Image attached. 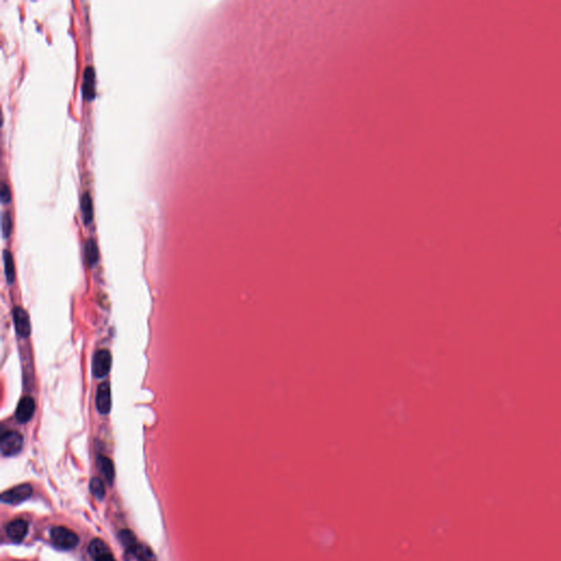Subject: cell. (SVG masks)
Returning <instances> with one entry per match:
<instances>
[{
  "instance_id": "6da1fadb",
  "label": "cell",
  "mask_w": 561,
  "mask_h": 561,
  "mask_svg": "<svg viewBox=\"0 0 561 561\" xmlns=\"http://www.w3.org/2000/svg\"><path fill=\"white\" fill-rule=\"evenodd\" d=\"M51 539L53 545L62 550L73 549L79 543L77 534L64 526L53 527L51 530Z\"/></svg>"
},
{
  "instance_id": "7a4b0ae2",
  "label": "cell",
  "mask_w": 561,
  "mask_h": 561,
  "mask_svg": "<svg viewBox=\"0 0 561 561\" xmlns=\"http://www.w3.org/2000/svg\"><path fill=\"white\" fill-rule=\"evenodd\" d=\"M23 447V436L15 432L9 431L2 435L0 440V450L4 456H14L20 453Z\"/></svg>"
},
{
  "instance_id": "3957f363",
  "label": "cell",
  "mask_w": 561,
  "mask_h": 561,
  "mask_svg": "<svg viewBox=\"0 0 561 561\" xmlns=\"http://www.w3.org/2000/svg\"><path fill=\"white\" fill-rule=\"evenodd\" d=\"M32 492L33 489L31 484L22 483L3 492L0 499L7 504H19V503L28 500L32 496Z\"/></svg>"
},
{
  "instance_id": "277c9868",
  "label": "cell",
  "mask_w": 561,
  "mask_h": 561,
  "mask_svg": "<svg viewBox=\"0 0 561 561\" xmlns=\"http://www.w3.org/2000/svg\"><path fill=\"white\" fill-rule=\"evenodd\" d=\"M112 365V357L108 350L96 352L92 361V373L96 377L102 378L108 375Z\"/></svg>"
},
{
  "instance_id": "5b68a950",
  "label": "cell",
  "mask_w": 561,
  "mask_h": 561,
  "mask_svg": "<svg viewBox=\"0 0 561 561\" xmlns=\"http://www.w3.org/2000/svg\"><path fill=\"white\" fill-rule=\"evenodd\" d=\"M13 324L15 331L21 338H28L31 333V323L29 313L22 307L13 308Z\"/></svg>"
},
{
  "instance_id": "8992f818",
  "label": "cell",
  "mask_w": 561,
  "mask_h": 561,
  "mask_svg": "<svg viewBox=\"0 0 561 561\" xmlns=\"http://www.w3.org/2000/svg\"><path fill=\"white\" fill-rule=\"evenodd\" d=\"M111 387L109 383H102L98 387L96 405L98 411L101 415L109 414L111 410Z\"/></svg>"
},
{
  "instance_id": "52a82bcc",
  "label": "cell",
  "mask_w": 561,
  "mask_h": 561,
  "mask_svg": "<svg viewBox=\"0 0 561 561\" xmlns=\"http://www.w3.org/2000/svg\"><path fill=\"white\" fill-rule=\"evenodd\" d=\"M29 531V525L24 519H14L6 527V534L11 541L21 543Z\"/></svg>"
},
{
  "instance_id": "ba28073f",
  "label": "cell",
  "mask_w": 561,
  "mask_h": 561,
  "mask_svg": "<svg viewBox=\"0 0 561 561\" xmlns=\"http://www.w3.org/2000/svg\"><path fill=\"white\" fill-rule=\"evenodd\" d=\"M35 412V402L31 397H23L15 410V418L20 423H27Z\"/></svg>"
},
{
  "instance_id": "9c48e42d",
  "label": "cell",
  "mask_w": 561,
  "mask_h": 561,
  "mask_svg": "<svg viewBox=\"0 0 561 561\" xmlns=\"http://www.w3.org/2000/svg\"><path fill=\"white\" fill-rule=\"evenodd\" d=\"M84 81H82V92L87 100H92L96 96V73L92 66H87L84 71Z\"/></svg>"
},
{
  "instance_id": "30bf717a",
  "label": "cell",
  "mask_w": 561,
  "mask_h": 561,
  "mask_svg": "<svg viewBox=\"0 0 561 561\" xmlns=\"http://www.w3.org/2000/svg\"><path fill=\"white\" fill-rule=\"evenodd\" d=\"M97 464H98L99 470H100L101 474L103 475L105 481L108 482L110 485H112V483L114 481V478H115V470H114L113 461L109 457L100 455L97 459Z\"/></svg>"
},
{
  "instance_id": "8fae6325",
  "label": "cell",
  "mask_w": 561,
  "mask_h": 561,
  "mask_svg": "<svg viewBox=\"0 0 561 561\" xmlns=\"http://www.w3.org/2000/svg\"><path fill=\"white\" fill-rule=\"evenodd\" d=\"M80 208H81V214L82 218H84L85 225H88L91 222L93 218V205H92V199L89 192H84L81 195L80 200Z\"/></svg>"
},
{
  "instance_id": "7c38bea8",
  "label": "cell",
  "mask_w": 561,
  "mask_h": 561,
  "mask_svg": "<svg viewBox=\"0 0 561 561\" xmlns=\"http://www.w3.org/2000/svg\"><path fill=\"white\" fill-rule=\"evenodd\" d=\"M88 550H89L90 556H91L95 560L101 556L111 554L108 545H106V544L100 538H95L93 540H91V543L89 544Z\"/></svg>"
},
{
  "instance_id": "4fadbf2b",
  "label": "cell",
  "mask_w": 561,
  "mask_h": 561,
  "mask_svg": "<svg viewBox=\"0 0 561 561\" xmlns=\"http://www.w3.org/2000/svg\"><path fill=\"white\" fill-rule=\"evenodd\" d=\"M138 561H157L156 555L153 549L145 544H137L136 547L132 551Z\"/></svg>"
},
{
  "instance_id": "5bb4252c",
  "label": "cell",
  "mask_w": 561,
  "mask_h": 561,
  "mask_svg": "<svg viewBox=\"0 0 561 561\" xmlns=\"http://www.w3.org/2000/svg\"><path fill=\"white\" fill-rule=\"evenodd\" d=\"M119 539L121 540L122 545L124 546L126 548V550H128L130 554L132 551H133V549L136 547L137 545V540H136V537L134 533L129 531V530H122L119 532Z\"/></svg>"
},
{
  "instance_id": "9a60e30c",
  "label": "cell",
  "mask_w": 561,
  "mask_h": 561,
  "mask_svg": "<svg viewBox=\"0 0 561 561\" xmlns=\"http://www.w3.org/2000/svg\"><path fill=\"white\" fill-rule=\"evenodd\" d=\"M85 253H86V259H87L88 265L90 267H93L99 259L98 246L93 239H89V240H87L85 246Z\"/></svg>"
},
{
  "instance_id": "2e32d148",
  "label": "cell",
  "mask_w": 561,
  "mask_h": 561,
  "mask_svg": "<svg viewBox=\"0 0 561 561\" xmlns=\"http://www.w3.org/2000/svg\"><path fill=\"white\" fill-rule=\"evenodd\" d=\"M3 257H4V263H5V273H6V277H7V280L9 283H12L14 280V263H13V258H12V254L9 250H4V253H3Z\"/></svg>"
},
{
  "instance_id": "e0dca14e",
  "label": "cell",
  "mask_w": 561,
  "mask_h": 561,
  "mask_svg": "<svg viewBox=\"0 0 561 561\" xmlns=\"http://www.w3.org/2000/svg\"><path fill=\"white\" fill-rule=\"evenodd\" d=\"M89 487H90V491H91V493L97 499L102 500L104 498L105 487L101 479H99V478H92L91 481H90Z\"/></svg>"
},
{
  "instance_id": "ac0fdd59",
  "label": "cell",
  "mask_w": 561,
  "mask_h": 561,
  "mask_svg": "<svg viewBox=\"0 0 561 561\" xmlns=\"http://www.w3.org/2000/svg\"><path fill=\"white\" fill-rule=\"evenodd\" d=\"M3 235L5 238L9 237L10 234H11V229H12V219H11V215H10V212L9 211H5L3 213Z\"/></svg>"
},
{
  "instance_id": "d6986e66",
  "label": "cell",
  "mask_w": 561,
  "mask_h": 561,
  "mask_svg": "<svg viewBox=\"0 0 561 561\" xmlns=\"http://www.w3.org/2000/svg\"><path fill=\"white\" fill-rule=\"evenodd\" d=\"M0 196H2V201L4 203L10 202V199H11L10 189H9V186H8V184L6 182H3V184H2V189H0Z\"/></svg>"
},
{
  "instance_id": "ffe728a7",
  "label": "cell",
  "mask_w": 561,
  "mask_h": 561,
  "mask_svg": "<svg viewBox=\"0 0 561 561\" xmlns=\"http://www.w3.org/2000/svg\"><path fill=\"white\" fill-rule=\"evenodd\" d=\"M95 561H115L114 557L112 556V554H108V555H104V556H101L99 557L98 559H96Z\"/></svg>"
}]
</instances>
